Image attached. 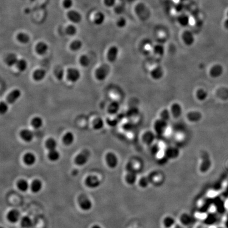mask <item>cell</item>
<instances>
[{"label":"cell","mask_w":228,"mask_h":228,"mask_svg":"<svg viewBox=\"0 0 228 228\" xmlns=\"http://www.w3.org/2000/svg\"><path fill=\"white\" fill-rule=\"evenodd\" d=\"M105 17L104 15L101 12L95 13L93 18V22L97 25H101L104 22Z\"/></svg>","instance_id":"obj_31"},{"label":"cell","mask_w":228,"mask_h":228,"mask_svg":"<svg viewBox=\"0 0 228 228\" xmlns=\"http://www.w3.org/2000/svg\"><path fill=\"white\" fill-rule=\"evenodd\" d=\"M20 136L23 141L27 143L31 142L34 138L33 132L28 129L22 130L20 133Z\"/></svg>","instance_id":"obj_22"},{"label":"cell","mask_w":228,"mask_h":228,"mask_svg":"<svg viewBox=\"0 0 228 228\" xmlns=\"http://www.w3.org/2000/svg\"><path fill=\"white\" fill-rule=\"evenodd\" d=\"M79 63L83 67H87L90 64V60L86 55H82L79 59Z\"/></svg>","instance_id":"obj_49"},{"label":"cell","mask_w":228,"mask_h":228,"mask_svg":"<svg viewBox=\"0 0 228 228\" xmlns=\"http://www.w3.org/2000/svg\"><path fill=\"white\" fill-rule=\"evenodd\" d=\"M150 153L153 156H157L160 152V147L158 144L154 143L150 146Z\"/></svg>","instance_id":"obj_46"},{"label":"cell","mask_w":228,"mask_h":228,"mask_svg":"<svg viewBox=\"0 0 228 228\" xmlns=\"http://www.w3.org/2000/svg\"><path fill=\"white\" fill-rule=\"evenodd\" d=\"M154 54H156L158 56H162L165 53V50L162 45H156L155 46L153 49Z\"/></svg>","instance_id":"obj_48"},{"label":"cell","mask_w":228,"mask_h":228,"mask_svg":"<svg viewBox=\"0 0 228 228\" xmlns=\"http://www.w3.org/2000/svg\"><path fill=\"white\" fill-rule=\"evenodd\" d=\"M119 119L117 117H116L114 119H111L108 118L106 120L107 124L111 127H115L117 125L118 123H119Z\"/></svg>","instance_id":"obj_51"},{"label":"cell","mask_w":228,"mask_h":228,"mask_svg":"<svg viewBox=\"0 0 228 228\" xmlns=\"http://www.w3.org/2000/svg\"><path fill=\"white\" fill-rule=\"evenodd\" d=\"M140 113L139 109L136 107H132L128 110L125 113V117L127 118H133L136 117Z\"/></svg>","instance_id":"obj_41"},{"label":"cell","mask_w":228,"mask_h":228,"mask_svg":"<svg viewBox=\"0 0 228 228\" xmlns=\"http://www.w3.org/2000/svg\"><path fill=\"white\" fill-rule=\"evenodd\" d=\"M156 136L157 135L155 132L151 131H147L142 134L141 137L142 143L145 145L150 147L151 145L155 143Z\"/></svg>","instance_id":"obj_3"},{"label":"cell","mask_w":228,"mask_h":228,"mask_svg":"<svg viewBox=\"0 0 228 228\" xmlns=\"http://www.w3.org/2000/svg\"><path fill=\"white\" fill-rule=\"evenodd\" d=\"M62 5L64 9L69 10L74 5V1L73 0H63Z\"/></svg>","instance_id":"obj_50"},{"label":"cell","mask_w":228,"mask_h":228,"mask_svg":"<svg viewBox=\"0 0 228 228\" xmlns=\"http://www.w3.org/2000/svg\"><path fill=\"white\" fill-rule=\"evenodd\" d=\"M93 127L95 130H101L104 127V122L101 118H98L93 121Z\"/></svg>","instance_id":"obj_42"},{"label":"cell","mask_w":228,"mask_h":228,"mask_svg":"<svg viewBox=\"0 0 228 228\" xmlns=\"http://www.w3.org/2000/svg\"><path fill=\"white\" fill-rule=\"evenodd\" d=\"M16 67L20 71H24L26 70L28 67L27 61L24 59L18 60L16 64Z\"/></svg>","instance_id":"obj_43"},{"label":"cell","mask_w":228,"mask_h":228,"mask_svg":"<svg viewBox=\"0 0 228 228\" xmlns=\"http://www.w3.org/2000/svg\"><path fill=\"white\" fill-rule=\"evenodd\" d=\"M183 41L187 45H191L193 44L194 39L193 36L189 33H185L183 35Z\"/></svg>","instance_id":"obj_47"},{"label":"cell","mask_w":228,"mask_h":228,"mask_svg":"<svg viewBox=\"0 0 228 228\" xmlns=\"http://www.w3.org/2000/svg\"><path fill=\"white\" fill-rule=\"evenodd\" d=\"M89 152L87 150H83L78 154L74 158V163L78 166H82L86 164L88 161Z\"/></svg>","instance_id":"obj_9"},{"label":"cell","mask_w":228,"mask_h":228,"mask_svg":"<svg viewBox=\"0 0 228 228\" xmlns=\"http://www.w3.org/2000/svg\"><path fill=\"white\" fill-rule=\"evenodd\" d=\"M6 218L9 222L15 223L20 219V213L17 210H12L7 214Z\"/></svg>","instance_id":"obj_18"},{"label":"cell","mask_w":228,"mask_h":228,"mask_svg":"<svg viewBox=\"0 0 228 228\" xmlns=\"http://www.w3.org/2000/svg\"><path fill=\"white\" fill-rule=\"evenodd\" d=\"M164 70L160 66H156L150 70V76L151 78L155 80H159L161 79L164 76Z\"/></svg>","instance_id":"obj_14"},{"label":"cell","mask_w":228,"mask_h":228,"mask_svg":"<svg viewBox=\"0 0 228 228\" xmlns=\"http://www.w3.org/2000/svg\"><path fill=\"white\" fill-rule=\"evenodd\" d=\"M48 45L44 42H40L35 46V51L40 55H43L47 52Z\"/></svg>","instance_id":"obj_26"},{"label":"cell","mask_w":228,"mask_h":228,"mask_svg":"<svg viewBox=\"0 0 228 228\" xmlns=\"http://www.w3.org/2000/svg\"><path fill=\"white\" fill-rule=\"evenodd\" d=\"M171 116H172V115H171L170 110L164 109L160 112V118L164 120L165 121H169L171 118Z\"/></svg>","instance_id":"obj_45"},{"label":"cell","mask_w":228,"mask_h":228,"mask_svg":"<svg viewBox=\"0 0 228 228\" xmlns=\"http://www.w3.org/2000/svg\"><path fill=\"white\" fill-rule=\"evenodd\" d=\"M101 181L95 175H89L85 180V184L91 189H96L101 185Z\"/></svg>","instance_id":"obj_11"},{"label":"cell","mask_w":228,"mask_h":228,"mask_svg":"<svg viewBox=\"0 0 228 228\" xmlns=\"http://www.w3.org/2000/svg\"><path fill=\"white\" fill-rule=\"evenodd\" d=\"M173 228H185L184 226H182L180 223H177L175 226Z\"/></svg>","instance_id":"obj_56"},{"label":"cell","mask_w":228,"mask_h":228,"mask_svg":"<svg viewBox=\"0 0 228 228\" xmlns=\"http://www.w3.org/2000/svg\"><path fill=\"white\" fill-rule=\"evenodd\" d=\"M110 71L109 66L107 64H103L97 69L95 71V76L97 79L103 81L107 78Z\"/></svg>","instance_id":"obj_6"},{"label":"cell","mask_w":228,"mask_h":228,"mask_svg":"<svg viewBox=\"0 0 228 228\" xmlns=\"http://www.w3.org/2000/svg\"><path fill=\"white\" fill-rule=\"evenodd\" d=\"M8 106L5 102L1 101L0 103V113L1 114L6 113L8 111Z\"/></svg>","instance_id":"obj_53"},{"label":"cell","mask_w":228,"mask_h":228,"mask_svg":"<svg viewBox=\"0 0 228 228\" xmlns=\"http://www.w3.org/2000/svg\"><path fill=\"white\" fill-rule=\"evenodd\" d=\"M177 224V221L173 216H165L162 220V224L164 228H173Z\"/></svg>","instance_id":"obj_15"},{"label":"cell","mask_w":228,"mask_h":228,"mask_svg":"<svg viewBox=\"0 0 228 228\" xmlns=\"http://www.w3.org/2000/svg\"><path fill=\"white\" fill-rule=\"evenodd\" d=\"M31 125L35 129H39L43 125V121L40 117H35L32 119L31 121Z\"/></svg>","instance_id":"obj_40"},{"label":"cell","mask_w":228,"mask_h":228,"mask_svg":"<svg viewBox=\"0 0 228 228\" xmlns=\"http://www.w3.org/2000/svg\"><path fill=\"white\" fill-rule=\"evenodd\" d=\"M182 107L181 105L177 103H174L171 106L170 111L172 116L175 118H178L182 114Z\"/></svg>","instance_id":"obj_17"},{"label":"cell","mask_w":228,"mask_h":228,"mask_svg":"<svg viewBox=\"0 0 228 228\" xmlns=\"http://www.w3.org/2000/svg\"><path fill=\"white\" fill-rule=\"evenodd\" d=\"M23 162L28 166H32L35 164L36 157L32 153H27L23 156Z\"/></svg>","instance_id":"obj_23"},{"label":"cell","mask_w":228,"mask_h":228,"mask_svg":"<svg viewBox=\"0 0 228 228\" xmlns=\"http://www.w3.org/2000/svg\"><path fill=\"white\" fill-rule=\"evenodd\" d=\"M67 78L70 82H77L80 78V72L76 68H69L67 72Z\"/></svg>","instance_id":"obj_13"},{"label":"cell","mask_w":228,"mask_h":228,"mask_svg":"<svg viewBox=\"0 0 228 228\" xmlns=\"http://www.w3.org/2000/svg\"><path fill=\"white\" fill-rule=\"evenodd\" d=\"M30 187L32 192L35 193H38L42 188V183L40 180L36 179L32 181Z\"/></svg>","instance_id":"obj_29"},{"label":"cell","mask_w":228,"mask_h":228,"mask_svg":"<svg viewBox=\"0 0 228 228\" xmlns=\"http://www.w3.org/2000/svg\"><path fill=\"white\" fill-rule=\"evenodd\" d=\"M74 136L71 132H68L64 134L62 138V142L66 146H69L74 143Z\"/></svg>","instance_id":"obj_28"},{"label":"cell","mask_w":228,"mask_h":228,"mask_svg":"<svg viewBox=\"0 0 228 228\" xmlns=\"http://www.w3.org/2000/svg\"><path fill=\"white\" fill-rule=\"evenodd\" d=\"M179 223L184 227L190 226L193 224L194 219L193 216L189 213L183 212L180 214L179 218Z\"/></svg>","instance_id":"obj_7"},{"label":"cell","mask_w":228,"mask_h":228,"mask_svg":"<svg viewBox=\"0 0 228 228\" xmlns=\"http://www.w3.org/2000/svg\"><path fill=\"white\" fill-rule=\"evenodd\" d=\"M119 50L115 46H113L109 48L107 52V59L110 62H114L117 60L118 56Z\"/></svg>","instance_id":"obj_21"},{"label":"cell","mask_w":228,"mask_h":228,"mask_svg":"<svg viewBox=\"0 0 228 228\" xmlns=\"http://www.w3.org/2000/svg\"><path fill=\"white\" fill-rule=\"evenodd\" d=\"M223 68L219 64H216L213 66L210 70V76L213 78H218L222 74Z\"/></svg>","instance_id":"obj_24"},{"label":"cell","mask_w":228,"mask_h":228,"mask_svg":"<svg viewBox=\"0 0 228 228\" xmlns=\"http://www.w3.org/2000/svg\"><path fill=\"white\" fill-rule=\"evenodd\" d=\"M45 75H46V72L45 70L42 69H39L35 70L33 72L32 77H33V79L36 81H40L45 78Z\"/></svg>","instance_id":"obj_27"},{"label":"cell","mask_w":228,"mask_h":228,"mask_svg":"<svg viewBox=\"0 0 228 228\" xmlns=\"http://www.w3.org/2000/svg\"><path fill=\"white\" fill-rule=\"evenodd\" d=\"M120 106L119 103L117 101L111 102L108 107V112L111 115H115L117 114L119 110Z\"/></svg>","instance_id":"obj_30"},{"label":"cell","mask_w":228,"mask_h":228,"mask_svg":"<svg viewBox=\"0 0 228 228\" xmlns=\"http://www.w3.org/2000/svg\"><path fill=\"white\" fill-rule=\"evenodd\" d=\"M45 146L46 148L49 150H56L57 143L53 138H49L45 141Z\"/></svg>","instance_id":"obj_35"},{"label":"cell","mask_w":228,"mask_h":228,"mask_svg":"<svg viewBox=\"0 0 228 228\" xmlns=\"http://www.w3.org/2000/svg\"><path fill=\"white\" fill-rule=\"evenodd\" d=\"M82 46V43L79 40H75L72 41L70 45V49L74 51H77L80 50Z\"/></svg>","instance_id":"obj_39"},{"label":"cell","mask_w":228,"mask_h":228,"mask_svg":"<svg viewBox=\"0 0 228 228\" xmlns=\"http://www.w3.org/2000/svg\"><path fill=\"white\" fill-rule=\"evenodd\" d=\"M195 96L198 101H203L208 97V93L203 89H199L195 93Z\"/></svg>","instance_id":"obj_34"},{"label":"cell","mask_w":228,"mask_h":228,"mask_svg":"<svg viewBox=\"0 0 228 228\" xmlns=\"http://www.w3.org/2000/svg\"><path fill=\"white\" fill-rule=\"evenodd\" d=\"M78 203L80 208L86 211L90 210L93 207V204L91 200L84 195L80 196L78 199Z\"/></svg>","instance_id":"obj_12"},{"label":"cell","mask_w":228,"mask_h":228,"mask_svg":"<svg viewBox=\"0 0 228 228\" xmlns=\"http://www.w3.org/2000/svg\"><path fill=\"white\" fill-rule=\"evenodd\" d=\"M123 128L124 130L126 131H129V130H132L134 128V125L133 124L128 122L127 123H126L123 126Z\"/></svg>","instance_id":"obj_54"},{"label":"cell","mask_w":228,"mask_h":228,"mask_svg":"<svg viewBox=\"0 0 228 228\" xmlns=\"http://www.w3.org/2000/svg\"><path fill=\"white\" fill-rule=\"evenodd\" d=\"M105 5L107 6H111L114 3V0H104Z\"/></svg>","instance_id":"obj_55"},{"label":"cell","mask_w":228,"mask_h":228,"mask_svg":"<svg viewBox=\"0 0 228 228\" xmlns=\"http://www.w3.org/2000/svg\"><path fill=\"white\" fill-rule=\"evenodd\" d=\"M91 228H101V226H99L98 225H95L92 227Z\"/></svg>","instance_id":"obj_57"},{"label":"cell","mask_w":228,"mask_h":228,"mask_svg":"<svg viewBox=\"0 0 228 228\" xmlns=\"http://www.w3.org/2000/svg\"><path fill=\"white\" fill-rule=\"evenodd\" d=\"M187 119L191 123H197L200 121L202 118L201 113L197 111H190L187 115Z\"/></svg>","instance_id":"obj_16"},{"label":"cell","mask_w":228,"mask_h":228,"mask_svg":"<svg viewBox=\"0 0 228 228\" xmlns=\"http://www.w3.org/2000/svg\"><path fill=\"white\" fill-rule=\"evenodd\" d=\"M21 96V92L19 89H15L11 91L6 97V101L10 104H13L17 101V100Z\"/></svg>","instance_id":"obj_20"},{"label":"cell","mask_w":228,"mask_h":228,"mask_svg":"<svg viewBox=\"0 0 228 228\" xmlns=\"http://www.w3.org/2000/svg\"><path fill=\"white\" fill-rule=\"evenodd\" d=\"M17 40L19 42L22 44H27L30 41V37L27 33L20 32L17 35Z\"/></svg>","instance_id":"obj_33"},{"label":"cell","mask_w":228,"mask_h":228,"mask_svg":"<svg viewBox=\"0 0 228 228\" xmlns=\"http://www.w3.org/2000/svg\"><path fill=\"white\" fill-rule=\"evenodd\" d=\"M21 226L23 228H30L33 225V222L29 216H25L21 219Z\"/></svg>","instance_id":"obj_36"},{"label":"cell","mask_w":228,"mask_h":228,"mask_svg":"<svg viewBox=\"0 0 228 228\" xmlns=\"http://www.w3.org/2000/svg\"><path fill=\"white\" fill-rule=\"evenodd\" d=\"M67 17L71 22L78 24L82 21V17L80 13L74 10H69L67 13Z\"/></svg>","instance_id":"obj_10"},{"label":"cell","mask_w":228,"mask_h":228,"mask_svg":"<svg viewBox=\"0 0 228 228\" xmlns=\"http://www.w3.org/2000/svg\"><path fill=\"white\" fill-rule=\"evenodd\" d=\"M139 177L137 173L135 172H126L124 176V181L128 186L133 187L137 184Z\"/></svg>","instance_id":"obj_8"},{"label":"cell","mask_w":228,"mask_h":228,"mask_svg":"<svg viewBox=\"0 0 228 228\" xmlns=\"http://www.w3.org/2000/svg\"><path fill=\"white\" fill-rule=\"evenodd\" d=\"M77 32V29L74 25H68L66 29V33L69 36H74Z\"/></svg>","instance_id":"obj_44"},{"label":"cell","mask_w":228,"mask_h":228,"mask_svg":"<svg viewBox=\"0 0 228 228\" xmlns=\"http://www.w3.org/2000/svg\"><path fill=\"white\" fill-rule=\"evenodd\" d=\"M168 121H165L161 118L157 119L154 122V132L155 133L157 136H162L167 132V129L168 127Z\"/></svg>","instance_id":"obj_1"},{"label":"cell","mask_w":228,"mask_h":228,"mask_svg":"<svg viewBox=\"0 0 228 228\" xmlns=\"http://www.w3.org/2000/svg\"><path fill=\"white\" fill-rule=\"evenodd\" d=\"M5 62L8 66L12 67L16 65L17 62L18 61L17 55L14 54L8 55L5 58Z\"/></svg>","instance_id":"obj_32"},{"label":"cell","mask_w":228,"mask_h":228,"mask_svg":"<svg viewBox=\"0 0 228 228\" xmlns=\"http://www.w3.org/2000/svg\"></svg>","instance_id":"obj_59"},{"label":"cell","mask_w":228,"mask_h":228,"mask_svg":"<svg viewBox=\"0 0 228 228\" xmlns=\"http://www.w3.org/2000/svg\"><path fill=\"white\" fill-rule=\"evenodd\" d=\"M17 187L20 191L26 192L29 189V184L28 181L25 180H20L17 183Z\"/></svg>","instance_id":"obj_38"},{"label":"cell","mask_w":228,"mask_h":228,"mask_svg":"<svg viewBox=\"0 0 228 228\" xmlns=\"http://www.w3.org/2000/svg\"><path fill=\"white\" fill-rule=\"evenodd\" d=\"M60 155L59 152L56 150H49L48 154V157L50 161L52 162H56L58 160H59Z\"/></svg>","instance_id":"obj_37"},{"label":"cell","mask_w":228,"mask_h":228,"mask_svg":"<svg viewBox=\"0 0 228 228\" xmlns=\"http://www.w3.org/2000/svg\"><path fill=\"white\" fill-rule=\"evenodd\" d=\"M55 75L58 80H62L64 77V70L61 68H57L55 71Z\"/></svg>","instance_id":"obj_52"},{"label":"cell","mask_w":228,"mask_h":228,"mask_svg":"<svg viewBox=\"0 0 228 228\" xmlns=\"http://www.w3.org/2000/svg\"><path fill=\"white\" fill-rule=\"evenodd\" d=\"M148 177L151 185H154V187H158L161 185L164 180L163 175L157 171H153L149 174Z\"/></svg>","instance_id":"obj_5"},{"label":"cell","mask_w":228,"mask_h":228,"mask_svg":"<svg viewBox=\"0 0 228 228\" xmlns=\"http://www.w3.org/2000/svg\"><path fill=\"white\" fill-rule=\"evenodd\" d=\"M105 160L107 166L111 169H116L119 163L118 156L113 152L107 153L105 156Z\"/></svg>","instance_id":"obj_4"},{"label":"cell","mask_w":228,"mask_h":228,"mask_svg":"<svg viewBox=\"0 0 228 228\" xmlns=\"http://www.w3.org/2000/svg\"><path fill=\"white\" fill-rule=\"evenodd\" d=\"M163 155L169 160H175L179 158L180 155V150L178 147L175 146H169L165 148Z\"/></svg>","instance_id":"obj_2"},{"label":"cell","mask_w":228,"mask_h":228,"mask_svg":"<svg viewBox=\"0 0 228 228\" xmlns=\"http://www.w3.org/2000/svg\"><path fill=\"white\" fill-rule=\"evenodd\" d=\"M139 167L140 165H138L137 161L130 160L126 165V172H135L137 173V171L139 170Z\"/></svg>","instance_id":"obj_25"},{"label":"cell","mask_w":228,"mask_h":228,"mask_svg":"<svg viewBox=\"0 0 228 228\" xmlns=\"http://www.w3.org/2000/svg\"></svg>","instance_id":"obj_58"},{"label":"cell","mask_w":228,"mask_h":228,"mask_svg":"<svg viewBox=\"0 0 228 228\" xmlns=\"http://www.w3.org/2000/svg\"><path fill=\"white\" fill-rule=\"evenodd\" d=\"M137 184L138 187L141 189L145 190L147 189L151 185L148 175H143L139 177Z\"/></svg>","instance_id":"obj_19"}]
</instances>
